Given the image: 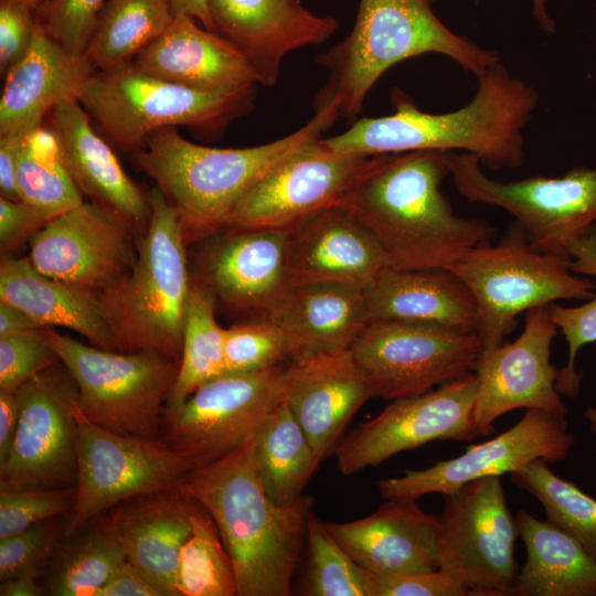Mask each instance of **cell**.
Listing matches in <instances>:
<instances>
[{
  "label": "cell",
  "mask_w": 596,
  "mask_h": 596,
  "mask_svg": "<svg viewBox=\"0 0 596 596\" xmlns=\"http://www.w3.org/2000/svg\"><path fill=\"white\" fill-rule=\"evenodd\" d=\"M326 528L362 568L377 574L439 567L440 518L411 498H389L370 515Z\"/></svg>",
  "instance_id": "25"
},
{
  "label": "cell",
  "mask_w": 596,
  "mask_h": 596,
  "mask_svg": "<svg viewBox=\"0 0 596 596\" xmlns=\"http://www.w3.org/2000/svg\"><path fill=\"white\" fill-rule=\"evenodd\" d=\"M21 135H0V194L13 201H22L17 184Z\"/></svg>",
  "instance_id": "52"
},
{
  "label": "cell",
  "mask_w": 596,
  "mask_h": 596,
  "mask_svg": "<svg viewBox=\"0 0 596 596\" xmlns=\"http://www.w3.org/2000/svg\"><path fill=\"white\" fill-rule=\"evenodd\" d=\"M131 66L147 75L205 92H232L259 84L254 67L232 42L188 14L175 15Z\"/></svg>",
  "instance_id": "27"
},
{
  "label": "cell",
  "mask_w": 596,
  "mask_h": 596,
  "mask_svg": "<svg viewBox=\"0 0 596 596\" xmlns=\"http://www.w3.org/2000/svg\"><path fill=\"white\" fill-rule=\"evenodd\" d=\"M70 517L44 520L0 539V581L23 573L43 577L55 547L65 534Z\"/></svg>",
  "instance_id": "43"
},
{
  "label": "cell",
  "mask_w": 596,
  "mask_h": 596,
  "mask_svg": "<svg viewBox=\"0 0 596 596\" xmlns=\"http://www.w3.org/2000/svg\"><path fill=\"white\" fill-rule=\"evenodd\" d=\"M547 306L529 309L522 333L479 359L473 419L481 436L494 432L500 416L519 408L566 417L555 385L558 369L551 363V344L560 331Z\"/></svg>",
  "instance_id": "21"
},
{
  "label": "cell",
  "mask_w": 596,
  "mask_h": 596,
  "mask_svg": "<svg viewBox=\"0 0 596 596\" xmlns=\"http://www.w3.org/2000/svg\"><path fill=\"white\" fill-rule=\"evenodd\" d=\"M108 0H45L35 10L44 33L73 55H84Z\"/></svg>",
  "instance_id": "44"
},
{
  "label": "cell",
  "mask_w": 596,
  "mask_h": 596,
  "mask_svg": "<svg viewBox=\"0 0 596 596\" xmlns=\"http://www.w3.org/2000/svg\"><path fill=\"white\" fill-rule=\"evenodd\" d=\"M447 166L466 200L508 212L541 252L570 256L571 245L596 224V168L575 167L562 177L503 182L487 175L471 153L447 151Z\"/></svg>",
  "instance_id": "10"
},
{
  "label": "cell",
  "mask_w": 596,
  "mask_h": 596,
  "mask_svg": "<svg viewBox=\"0 0 596 596\" xmlns=\"http://www.w3.org/2000/svg\"><path fill=\"white\" fill-rule=\"evenodd\" d=\"M340 118L332 100L294 132L246 148H212L183 138L177 127L151 132L131 153L136 169L174 209L188 245L222 231L241 199L284 160L322 138Z\"/></svg>",
  "instance_id": "4"
},
{
  "label": "cell",
  "mask_w": 596,
  "mask_h": 596,
  "mask_svg": "<svg viewBox=\"0 0 596 596\" xmlns=\"http://www.w3.org/2000/svg\"><path fill=\"white\" fill-rule=\"evenodd\" d=\"M53 216L24 202L0 196L1 255L17 251L39 232Z\"/></svg>",
  "instance_id": "50"
},
{
  "label": "cell",
  "mask_w": 596,
  "mask_h": 596,
  "mask_svg": "<svg viewBox=\"0 0 596 596\" xmlns=\"http://www.w3.org/2000/svg\"><path fill=\"white\" fill-rule=\"evenodd\" d=\"M36 28L34 10L14 0H0V74L28 53Z\"/></svg>",
  "instance_id": "49"
},
{
  "label": "cell",
  "mask_w": 596,
  "mask_h": 596,
  "mask_svg": "<svg viewBox=\"0 0 596 596\" xmlns=\"http://www.w3.org/2000/svg\"><path fill=\"white\" fill-rule=\"evenodd\" d=\"M289 238L290 230L224 228L199 241L191 279L216 308L246 321L266 320L291 286Z\"/></svg>",
  "instance_id": "18"
},
{
  "label": "cell",
  "mask_w": 596,
  "mask_h": 596,
  "mask_svg": "<svg viewBox=\"0 0 596 596\" xmlns=\"http://www.w3.org/2000/svg\"><path fill=\"white\" fill-rule=\"evenodd\" d=\"M215 312L212 296L192 281L184 312L180 368L166 407L179 405L199 386L225 374V329L216 322Z\"/></svg>",
  "instance_id": "37"
},
{
  "label": "cell",
  "mask_w": 596,
  "mask_h": 596,
  "mask_svg": "<svg viewBox=\"0 0 596 596\" xmlns=\"http://www.w3.org/2000/svg\"><path fill=\"white\" fill-rule=\"evenodd\" d=\"M98 596H169L168 592L126 560L111 574Z\"/></svg>",
  "instance_id": "51"
},
{
  "label": "cell",
  "mask_w": 596,
  "mask_h": 596,
  "mask_svg": "<svg viewBox=\"0 0 596 596\" xmlns=\"http://www.w3.org/2000/svg\"><path fill=\"white\" fill-rule=\"evenodd\" d=\"M17 184L22 201L51 216L84 202L62 163L57 141L45 125L21 135Z\"/></svg>",
  "instance_id": "38"
},
{
  "label": "cell",
  "mask_w": 596,
  "mask_h": 596,
  "mask_svg": "<svg viewBox=\"0 0 596 596\" xmlns=\"http://www.w3.org/2000/svg\"><path fill=\"white\" fill-rule=\"evenodd\" d=\"M256 85L232 92H205L167 82L131 65L115 72L96 71L78 102L104 138L132 153L147 137L166 127L185 126L217 136L252 111Z\"/></svg>",
  "instance_id": "6"
},
{
  "label": "cell",
  "mask_w": 596,
  "mask_h": 596,
  "mask_svg": "<svg viewBox=\"0 0 596 596\" xmlns=\"http://www.w3.org/2000/svg\"><path fill=\"white\" fill-rule=\"evenodd\" d=\"M363 289L340 283L291 285L266 320L283 332L291 361L350 349L369 324Z\"/></svg>",
  "instance_id": "30"
},
{
  "label": "cell",
  "mask_w": 596,
  "mask_h": 596,
  "mask_svg": "<svg viewBox=\"0 0 596 596\" xmlns=\"http://www.w3.org/2000/svg\"><path fill=\"white\" fill-rule=\"evenodd\" d=\"M20 418V400L15 391H0V465L11 451Z\"/></svg>",
  "instance_id": "53"
},
{
  "label": "cell",
  "mask_w": 596,
  "mask_h": 596,
  "mask_svg": "<svg viewBox=\"0 0 596 596\" xmlns=\"http://www.w3.org/2000/svg\"><path fill=\"white\" fill-rule=\"evenodd\" d=\"M550 316L568 344L566 365L558 370L556 390L571 398L576 397L581 387V375L575 361L582 347L596 342V294L587 302L577 307L547 306Z\"/></svg>",
  "instance_id": "47"
},
{
  "label": "cell",
  "mask_w": 596,
  "mask_h": 596,
  "mask_svg": "<svg viewBox=\"0 0 596 596\" xmlns=\"http://www.w3.org/2000/svg\"><path fill=\"white\" fill-rule=\"evenodd\" d=\"M543 459L510 473L512 482L543 507L552 524L574 538L596 560V500L555 475Z\"/></svg>",
  "instance_id": "40"
},
{
  "label": "cell",
  "mask_w": 596,
  "mask_h": 596,
  "mask_svg": "<svg viewBox=\"0 0 596 596\" xmlns=\"http://www.w3.org/2000/svg\"><path fill=\"white\" fill-rule=\"evenodd\" d=\"M151 215L138 237L135 265L113 295L125 352L180 361L191 272L181 222L158 187L148 192Z\"/></svg>",
  "instance_id": "7"
},
{
  "label": "cell",
  "mask_w": 596,
  "mask_h": 596,
  "mask_svg": "<svg viewBox=\"0 0 596 596\" xmlns=\"http://www.w3.org/2000/svg\"><path fill=\"white\" fill-rule=\"evenodd\" d=\"M255 462L267 494L278 504L299 500L319 461L290 408L278 404L255 436Z\"/></svg>",
  "instance_id": "35"
},
{
  "label": "cell",
  "mask_w": 596,
  "mask_h": 596,
  "mask_svg": "<svg viewBox=\"0 0 596 596\" xmlns=\"http://www.w3.org/2000/svg\"><path fill=\"white\" fill-rule=\"evenodd\" d=\"M171 10L175 15L188 14L194 18L202 26L210 31L214 30L207 0H168Z\"/></svg>",
  "instance_id": "57"
},
{
  "label": "cell",
  "mask_w": 596,
  "mask_h": 596,
  "mask_svg": "<svg viewBox=\"0 0 596 596\" xmlns=\"http://www.w3.org/2000/svg\"><path fill=\"white\" fill-rule=\"evenodd\" d=\"M319 140L260 179L236 204L224 228L292 230L338 204L372 156L334 153Z\"/></svg>",
  "instance_id": "20"
},
{
  "label": "cell",
  "mask_w": 596,
  "mask_h": 596,
  "mask_svg": "<svg viewBox=\"0 0 596 596\" xmlns=\"http://www.w3.org/2000/svg\"><path fill=\"white\" fill-rule=\"evenodd\" d=\"M57 362L46 328L0 337V391H15Z\"/></svg>",
  "instance_id": "46"
},
{
  "label": "cell",
  "mask_w": 596,
  "mask_h": 596,
  "mask_svg": "<svg viewBox=\"0 0 596 596\" xmlns=\"http://www.w3.org/2000/svg\"><path fill=\"white\" fill-rule=\"evenodd\" d=\"M372 397V387L350 349L288 364L284 402L305 430L319 464L334 451L354 414Z\"/></svg>",
  "instance_id": "24"
},
{
  "label": "cell",
  "mask_w": 596,
  "mask_h": 596,
  "mask_svg": "<svg viewBox=\"0 0 596 596\" xmlns=\"http://www.w3.org/2000/svg\"><path fill=\"white\" fill-rule=\"evenodd\" d=\"M138 237L116 213L84 201L47 221L26 258L50 278L113 296L135 265Z\"/></svg>",
  "instance_id": "17"
},
{
  "label": "cell",
  "mask_w": 596,
  "mask_h": 596,
  "mask_svg": "<svg viewBox=\"0 0 596 596\" xmlns=\"http://www.w3.org/2000/svg\"><path fill=\"white\" fill-rule=\"evenodd\" d=\"M429 0H360L352 31L317 56L329 72L315 98V111L336 100L340 117L354 121L380 77L395 64L435 53L477 77L500 62L487 50L447 28Z\"/></svg>",
  "instance_id": "5"
},
{
  "label": "cell",
  "mask_w": 596,
  "mask_h": 596,
  "mask_svg": "<svg viewBox=\"0 0 596 596\" xmlns=\"http://www.w3.org/2000/svg\"><path fill=\"white\" fill-rule=\"evenodd\" d=\"M35 319L21 308L0 300V337L41 329Z\"/></svg>",
  "instance_id": "55"
},
{
  "label": "cell",
  "mask_w": 596,
  "mask_h": 596,
  "mask_svg": "<svg viewBox=\"0 0 596 596\" xmlns=\"http://www.w3.org/2000/svg\"><path fill=\"white\" fill-rule=\"evenodd\" d=\"M308 567L304 594L309 596H368L365 571L347 553L311 511L306 534Z\"/></svg>",
  "instance_id": "41"
},
{
  "label": "cell",
  "mask_w": 596,
  "mask_h": 596,
  "mask_svg": "<svg viewBox=\"0 0 596 596\" xmlns=\"http://www.w3.org/2000/svg\"><path fill=\"white\" fill-rule=\"evenodd\" d=\"M568 254L573 273L596 278V224L571 245Z\"/></svg>",
  "instance_id": "54"
},
{
  "label": "cell",
  "mask_w": 596,
  "mask_h": 596,
  "mask_svg": "<svg viewBox=\"0 0 596 596\" xmlns=\"http://www.w3.org/2000/svg\"><path fill=\"white\" fill-rule=\"evenodd\" d=\"M126 560L104 512L61 539L43 575L44 595L98 596Z\"/></svg>",
  "instance_id": "34"
},
{
  "label": "cell",
  "mask_w": 596,
  "mask_h": 596,
  "mask_svg": "<svg viewBox=\"0 0 596 596\" xmlns=\"http://www.w3.org/2000/svg\"><path fill=\"white\" fill-rule=\"evenodd\" d=\"M127 560L163 587L175 589L178 558L192 523L190 499L178 489L139 494L107 511Z\"/></svg>",
  "instance_id": "31"
},
{
  "label": "cell",
  "mask_w": 596,
  "mask_h": 596,
  "mask_svg": "<svg viewBox=\"0 0 596 596\" xmlns=\"http://www.w3.org/2000/svg\"><path fill=\"white\" fill-rule=\"evenodd\" d=\"M75 501V487L65 489L0 488V539L44 520L70 515Z\"/></svg>",
  "instance_id": "45"
},
{
  "label": "cell",
  "mask_w": 596,
  "mask_h": 596,
  "mask_svg": "<svg viewBox=\"0 0 596 596\" xmlns=\"http://www.w3.org/2000/svg\"><path fill=\"white\" fill-rule=\"evenodd\" d=\"M390 267L374 235L339 204L290 230L288 273L291 285L340 283L365 288Z\"/></svg>",
  "instance_id": "26"
},
{
  "label": "cell",
  "mask_w": 596,
  "mask_h": 596,
  "mask_svg": "<svg viewBox=\"0 0 596 596\" xmlns=\"http://www.w3.org/2000/svg\"><path fill=\"white\" fill-rule=\"evenodd\" d=\"M477 78L475 96L457 110L422 111L405 93L394 88L391 115L356 119L344 132L319 141L339 155L461 150L475 155L481 166L491 170L520 167L524 160L523 129L540 95L524 81L511 76L501 62Z\"/></svg>",
  "instance_id": "2"
},
{
  "label": "cell",
  "mask_w": 596,
  "mask_h": 596,
  "mask_svg": "<svg viewBox=\"0 0 596 596\" xmlns=\"http://www.w3.org/2000/svg\"><path fill=\"white\" fill-rule=\"evenodd\" d=\"M440 518L439 570L468 596H509L519 573L515 517L500 476L470 481L445 494Z\"/></svg>",
  "instance_id": "13"
},
{
  "label": "cell",
  "mask_w": 596,
  "mask_h": 596,
  "mask_svg": "<svg viewBox=\"0 0 596 596\" xmlns=\"http://www.w3.org/2000/svg\"><path fill=\"white\" fill-rule=\"evenodd\" d=\"M288 365L225 373L199 386L173 407H164L161 439L191 469L212 464L255 434L284 402Z\"/></svg>",
  "instance_id": "11"
},
{
  "label": "cell",
  "mask_w": 596,
  "mask_h": 596,
  "mask_svg": "<svg viewBox=\"0 0 596 596\" xmlns=\"http://www.w3.org/2000/svg\"><path fill=\"white\" fill-rule=\"evenodd\" d=\"M46 334L76 384L78 408L87 419L117 434L161 438L180 361L146 351L99 349L51 327Z\"/></svg>",
  "instance_id": "9"
},
{
  "label": "cell",
  "mask_w": 596,
  "mask_h": 596,
  "mask_svg": "<svg viewBox=\"0 0 596 596\" xmlns=\"http://www.w3.org/2000/svg\"><path fill=\"white\" fill-rule=\"evenodd\" d=\"M20 418L2 489L74 488L77 479L76 384L60 361L18 390Z\"/></svg>",
  "instance_id": "15"
},
{
  "label": "cell",
  "mask_w": 596,
  "mask_h": 596,
  "mask_svg": "<svg viewBox=\"0 0 596 596\" xmlns=\"http://www.w3.org/2000/svg\"><path fill=\"white\" fill-rule=\"evenodd\" d=\"M433 2L434 0H429ZM533 1V15L539 24V26L545 33H552L555 30V23L550 17L547 11V1L546 0H532Z\"/></svg>",
  "instance_id": "58"
},
{
  "label": "cell",
  "mask_w": 596,
  "mask_h": 596,
  "mask_svg": "<svg viewBox=\"0 0 596 596\" xmlns=\"http://www.w3.org/2000/svg\"><path fill=\"white\" fill-rule=\"evenodd\" d=\"M255 436L223 458L189 470L178 490L214 520L233 562L237 596H289L312 500L276 503L255 462Z\"/></svg>",
  "instance_id": "3"
},
{
  "label": "cell",
  "mask_w": 596,
  "mask_h": 596,
  "mask_svg": "<svg viewBox=\"0 0 596 596\" xmlns=\"http://www.w3.org/2000/svg\"><path fill=\"white\" fill-rule=\"evenodd\" d=\"M96 72L84 55H73L36 23L28 53L4 76L0 135H21L43 125L57 105L78 100Z\"/></svg>",
  "instance_id": "29"
},
{
  "label": "cell",
  "mask_w": 596,
  "mask_h": 596,
  "mask_svg": "<svg viewBox=\"0 0 596 596\" xmlns=\"http://www.w3.org/2000/svg\"><path fill=\"white\" fill-rule=\"evenodd\" d=\"M43 125L53 132L62 163L82 195L142 234L151 215L149 194L125 172L81 103L68 100L55 106Z\"/></svg>",
  "instance_id": "23"
},
{
  "label": "cell",
  "mask_w": 596,
  "mask_h": 596,
  "mask_svg": "<svg viewBox=\"0 0 596 596\" xmlns=\"http://www.w3.org/2000/svg\"><path fill=\"white\" fill-rule=\"evenodd\" d=\"M364 571L368 596H468L461 583L439 568L400 574Z\"/></svg>",
  "instance_id": "48"
},
{
  "label": "cell",
  "mask_w": 596,
  "mask_h": 596,
  "mask_svg": "<svg viewBox=\"0 0 596 596\" xmlns=\"http://www.w3.org/2000/svg\"><path fill=\"white\" fill-rule=\"evenodd\" d=\"M76 501L65 533L129 498L178 489L189 464L161 438L117 434L76 407Z\"/></svg>",
  "instance_id": "14"
},
{
  "label": "cell",
  "mask_w": 596,
  "mask_h": 596,
  "mask_svg": "<svg viewBox=\"0 0 596 596\" xmlns=\"http://www.w3.org/2000/svg\"><path fill=\"white\" fill-rule=\"evenodd\" d=\"M43 577L35 573H23L0 581V596H41L44 595Z\"/></svg>",
  "instance_id": "56"
},
{
  "label": "cell",
  "mask_w": 596,
  "mask_h": 596,
  "mask_svg": "<svg viewBox=\"0 0 596 596\" xmlns=\"http://www.w3.org/2000/svg\"><path fill=\"white\" fill-rule=\"evenodd\" d=\"M574 444L566 417L530 408L514 426L468 447L460 456L425 469L406 470L402 476L379 481L377 487L385 499L445 496L480 478L510 475L538 459L563 461Z\"/></svg>",
  "instance_id": "19"
},
{
  "label": "cell",
  "mask_w": 596,
  "mask_h": 596,
  "mask_svg": "<svg viewBox=\"0 0 596 596\" xmlns=\"http://www.w3.org/2000/svg\"><path fill=\"white\" fill-rule=\"evenodd\" d=\"M363 291L369 323L409 321L476 331L475 299L447 268L390 267Z\"/></svg>",
  "instance_id": "32"
},
{
  "label": "cell",
  "mask_w": 596,
  "mask_h": 596,
  "mask_svg": "<svg viewBox=\"0 0 596 596\" xmlns=\"http://www.w3.org/2000/svg\"><path fill=\"white\" fill-rule=\"evenodd\" d=\"M477 389L473 372L424 394L392 401L374 418L343 435L333 451L339 470L352 475L435 440L480 437L473 419Z\"/></svg>",
  "instance_id": "16"
},
{
  "label": "cell",
  "mask_w": 596,
  "mask_h": 596,
  "mask_svg": "<svg viewBox=\"0 0 596 596\" xmlns=\"http://www.w3.org/2000/svg\"><path fill=\"white\" fill-rule=\"evenodd\" d=\"M571 262L570 256L536 249L517 226L498 244L475 247L447 268L475 299L481 356L504 343L521 312L556 300L595 296L596 285L575 276Z\"/></svg>",
  "instance_id": "8"
},
{
  "label": "cell",
  "mask_w": 596,
  "mask_h": 596,
  "mask_svg": "<svg viewBox=\"0 0 596 596\" xmlns=\"http://www.w3.org/2000/svg\"><path fill=\"white\" fill-rule=\"evenodd\" d=\"M515 521L526 560L509 596H596V560L574 538L525 510Z\"/></svg>",
  "instance_id": "33"
},
{
  "label": "cell",
  "mask_w": 596,
  "mask_h": 596,
  "mask_svg": "<svg viewBox=\"0 0 596 596\" xmlns=\"http://www.w3.org/2000/svg\"><path fill=\"white\" fill-rule=\"evenodd\" d=\"M190 517L192 530L181 547L175 572L178 595L237 596L233 562L214 520L192 499Z\"/></svg>",
  "instance_id": "39"
},
{
  "label": "cell",
  "mask_w": 596,
  "mask_h": 596,
  "mask_svg": "<svg viewBox=\"0 0 596 596\" xmlns=\"http://www.w3.org/2000/svg\"><path fill=\"white\" fill-rule=\"evenodd\" d=\"M215 32L254 67L259 84L274 86L287 54L321 44L338 29L333 15L308 10L300 0H207Z\"/></svg>",
  "instance_id": "22"
},
{
  "label": "cell",
  "mask_w": 596,
  "mask_h": 596,
  "mask_svg": "<svg viewBox=\"0 0 596 596\" xmlns=\"http://www.w3.org/2000/svg\"><path fill=\"white\" fill-rule=\"evenodd\" d=\"M447 174V150L372 156L338 204L374 235L391 267L448 268L496 230L455 214L440 190Z\"/></svg>",
  "instance_id": "1"
},
{
  "label": "cell",
  "mask_w": 596,
  "mask_h": 596,
  "mask_svg": "<svg viewBox=\"0 0 596 596\" xmlns=\"http://www.w3.org/2000/svg\"><path fill=\"white\" fill-rule=\"evenodd\" d=\"M374 397H412L477 369L482 342L476 331L409 322H370L350 348Z\"/></svg>",
  "instance_id": "12"
},
{
  "label": "cell",
  "mask_w": 596,
  "mask_h": 596,
  "mask_svg": "<svg viewBox=\"0 0 596 596\" xmlns=\"http://www.w3.org/2000/svg\"><path fill=\"white\" fill-rule=\"evenodd\" d=\"M584 417L586 418L589 429L595 437L596 443V406H588L585 409Z\"/></svg>",
  "instance_id": "59"
},
{
  "label": "cell",
  "mask_w": 596,
  "mask_h": 596,
  "mask_svg": "<svg viewBox=\"0 0 596 596\" xmlns=\"http://www.w3.org/2000/svg\"><path fill=\"white\" fill-rule=\"evenodd\" d=\"M0 300L12 304L42 327H64L96 348L125 352L109 295L50 278L25 257L1 255Z\"/></svg>",
  "instance_id": "28"
},
{
  "label": "cell",
  "mask_w": 596,
  "mask_h": 596,
  "mask_svg": "<svg viewBox=\"0 0 596 596\" xmlns=\"http://www.w3.org/2000/svg\"><path fill=\"white\" fill-rule=\"evenodd\" d=\"M174 19L168 0H108L84 56L99 72L123 70Z\"/></svg>",
  "instance_id": "36"
},
{
  "label": "cell",
  "mask_w": 596,
  "mask_h": 596,
  "mask_svg": "<svg viewBox=\"0 0 596 596\" xmlns=\"http://www.w3.org/2000/svg\"><path fill=\"white\" fill-rule=\"evenodd\" d=\"M14 1H18L33 10H35L42 2H44L45 0H14Z\"/></svg>",
  "instance_id": "60"
},
{
  "label": "cell",
  "mask_w": 596,
  "mask_h": 596,
  "mask_svg": "<svg viewBox=\"0 0 596 596\" xmlns=\"http://www.w3.org/2000/svg\"><path fill=\"white\" fill-rule=\"evenodd\" d=\"M290 359L283 332L269 320L245 321L224 330L225 373H243Z\"/></svg>",
  "instance_id": "42"
}]
</instances>
